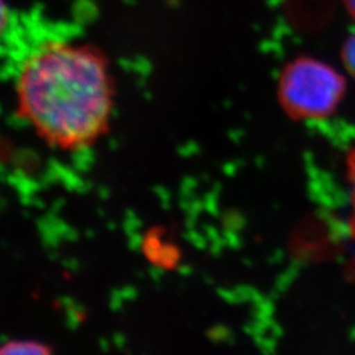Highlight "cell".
Here are the masks:
<instances>
[{
	"instance_id": "obj_1",
	"label": "cell",
	"mask_w": 355,
	"mask_h": 355,
	"mask_svg": "<svg viewBox=\"0 0 355 355\" xmlns=\"http://www.w3.org/2000/svg\"><path fill=\"white\" fill-rule=\"evenodd\" d=\"M114 89L108 66L92 48L51 42L26 58L17 99L26 120L53 145L76 149L105 130Z\"/></svg>"
},
{
	"instance_id": "obj_2",
	"label": "cell",
	"mask_w": 355,
	"mask_h": 355,
	"mask_svg": "<svg viewBox=\"0 0 355 355\" xmlns=\"http://www.w3.org/2000/svg\"><path fill=\"white\" fill-rule=\"evenodd\" d=\"M346 91L343 76L329 64L300 57L287 64L278 86L282 105L297 119H322L333 114Z\"/></svg>"
},
{
	"instance_id": "obj_3",
	"label": "cell",
	"mask_w": 355,
	"mask_h": 355,
	"mask_svg": "<svg viewBox=\"0 0 355 355\" xmlns=\"http://www.w3.org/2000/svg\"><path fill=\"white\" fill-rule=\"evenodd\" d=\"M0 353L11 355L44 354V353H46V346H44L42 343H36V341L21 340V341L6 343L0 349Z\"/></svg>"
},
{
	"instance_id": "obj_4",
	"label": "cell",
	"mask_w": 355,
	"mask_h": 355,
	"mask_svg": "<svg viewBox=\"0 0 355 355\" xmlns=\"http://www.w3.org/2000/svg\"><path fill=\"white\" fill-rule=\"evenodd\" d=\"M341 57L346 70L355 78V33L345 41Z\"/></svg>"
},
{
	"instance_id": "obj_5",
	"label": "cell",
	"mask_w": 355,
	"mask_h": 355,
	"mask_svg": "<svg viewBox=\"0 0 355 355\" xmlns=\"http://www.w3.org/2000/svg\"><path fill=\"white\" fill-rule=\"evenodd\" d=\"M349 178L352 184V207H353V218H352V228L355 236V152L349 157Z\"/></svg>"
},
{
	"instance_id": "obj_6",
	"label": "cell",
	"mask_w": 355,
	"mask_h": 355,
	"mask_svg": "<svg viewBox=\"0 0 355 355\" xmlns=\"http://www.w3.org/2000/svg\"><path fill=\"white\" fill-rule=\"evenodd\" d=\"M8 24V10L4 0H0V37Z\"/></svg>"
},
{
	"instance_id": "obj_7",
	"label": "cell",
	"mask_w": 355,
	"mask_h": 355,
	"mask_svg": "<svg viewBox=\"0 0 355 355\" xmlns=\"http://www.w3.org/2000/svg\"><path fill=\"white\" fill-rule=\"evenodd\" d=\"M345 6H346L347 12L355 21V0H345Z\"/></svg>"
}]
</instances>
